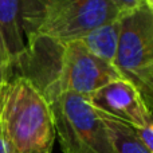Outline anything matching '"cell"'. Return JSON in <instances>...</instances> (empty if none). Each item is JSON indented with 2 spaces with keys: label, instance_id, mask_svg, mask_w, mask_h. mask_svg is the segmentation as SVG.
<instances>
[{
  "label": "cell",
  "instance_id": "1",
  "mask_svg": "<svg viewBox=\"0 0 153 153\" xmlns=\"http://www.w3.org/2000/svg\"><path fill=\"white\" fill-rule=\"evenodd\" d=\"M12 74L27 78L50 100L65 93L89 97L124 76L116 66L95 58L79 40H54L30 36L12 65Z\"/></svg>",
  "mask_w": 153,
  "mask_h": 153
},
{
  "label": "cell",
  "instance_id": "2",
  "mask_svg": "<svg viewBox=\"0 0 153 153\" xmlns=\"http://www.w3.org/2000/svg\"><path fill=\"white\" fill-rule=\"evenodd\" d=\"M0 138L7 153H53V111L27 78L12 74L0 93Z\"/></svg>",
  "mask_w": 153,
  "mask_h": 153
},
{
  "label": "cell",
  "instance_id": "3",
  "mask_svg": "<svg viewBox=\"0 0 153 153\" xmlns=\"http://www.w3.org/2000/svg\"><path fill=\"white\" fill-rule=\"evenodd\" d=\"M120 18L110 0H26L23 30L26 39L67 42Z\"/></svg>",
  "mask_w": 153,
  "mask_h": 153
},
{
  "label": "cell",
  "instance_id": "4",
  "mask_svg": "<svg viewBox=\"0 0 153 153\" xmlns=\"http://www.w3.org/2000/svg\"><path fill=\"white\" fill-rule=\"evenodd\" d=\"M47 102L62 153H116L105 125L87 97L65 93Z\"/></svg>",
  "mask_w": 153,
  "mask_h": 153
},
{
  "label": "cell",
  "instance_id": "5",
  "mask_svg": "<svg viewBox=\"0 0 153 153\" xmlns=\"http://www.w3.org/2000/svg\"><path fill=\"white\" fill-rule=\"evenodd\" d=\"M114 66L153 109V12L145 5L121 18Z\"/></svg>",
  "mask_w": 153,
  "mask_h": 153
},
{
  "label": "cell",
  "instance_id": "6",
  "mask_svg": "<svg viewBox=\"0 0 153 153\" xmlns=\"http://www.w3.org/2000/svg\"><path fill=\"white\" fill-rule=\"evenodd\" d=\"M87 100L93 108L126 122L133 129L145 126L153 118V109L140 90L125 78L105 85Z\"/></svg>",
  "mask_w": 153,
  "mask_h": 153
},
{
  "label": "cell",
  "instance_id": "7",
  "mask_svg": "<svg viewBox=\"0 0 153 153\" xmlns=\"http://www.w3.org/2000/svg\"><path fill=\"white\" fill-rule=\"evenodd\" d=\"M24 3L26 0H0V45L7 51L11 65L26 48Z\"/></svg>",
  "mask_w": 153,
  "mask_h": 153
},
{
  "label": "cell",
  "instance_id": "8",
  "mask_svg": "<svg viewBox=\"0 0 153 153\" xmlns=\"http://www.w3.org/2000/svg\"><path fill=\"white\" fill-rule=\"evenodd\" d=\"M121 34V18L91 30L76 40L85 46L87 51L95 58L114 66V59L118 50Z\"/></svg>",
  "mask_w": 153,
  "mask_h": 153
},
{
  "label": "cell",
  "instance_id": "9",
  "mask_svg": "<svg viewBox=\"0 0 153 153\" xmlns=\"http://www.w3.org/2000/svg\"><path fill=\"white\" fill-rule=\"evenodd\" d=\"M97 113L105 125L116 153H151L141 143V140L130 125L101 110H97Z\"/></svg>",
  "mask_w": 153,
  "mask_h": 153
},
{
  "label": "cell",
  "instance_id": "10",
  "mask_svg": "<svg viewBox=\"0 0 153 153\" xmlns=\"http://www.w3.org/2000/svg\"><path fill=\"white\" fill-rule=\"evenodd\" d=\"M12 75V65H11V59L8 56L7 51L4 50L1 45H0V93H1L4 85Z\"/></svg>",
  "mask_w": 153,
  "mask_h": 153
},
{
  "label": "cell",
  "instance_id": "11",
  "mask_svg": "<svg viewBox=\"0 0 153 153\" xmlns=\"http://www.w3.org/2000/svg\"><path fill=\"white\" fill-rule=\"evenodd\" d=\"M110 3L117 8L121 18L130 15L144 5L143 0H110Z\"/></svg>",
  "mask_w": 153,
  "mask_h": 153
},
{
  "label": "cell",
  "instance_id": "12",
  "mask_svg": "<svg viewBox=\"0 0 153 153\" xmlns=\"http://www.w3.org/2000/svg\"><path fill=\"white\" fill-rule=\"evenodd\" d=\"M134 132L138 136V138L141 140V143L145 145V148L151 153H153V118L145 126L134 129Z\"/></svg>",
  "mask_w": 153,
  "mask_h": 153
},
{
  "label": "cell",
  "instance_id": "13",
  "mask_svg": "<svg viewBox=\"0 0 153 153\" xmlns=\"http://www.w3.org/2000/svg\"><path fill=\"white\" fill-rule=\"evenodd\" d=\"M143 3L149 11H152L153 12V0H143Z\"/></svg>",
  "mask_w": 153,
  "mask_h": 153
},
{
  "label": "cell",
  "instance_id": "14",
  "mask_svg": "<svg viewBox=\"0 0 153 153\" xmlns=\"http://www.w3.org/2000/svg\"><path fill=\"white\" fill-rule=\"evenodd\" d=\"M0 153H7V152H5V148H4V144H3L1 138H0Z\"/></svg>",
  "mask_w": 153,
  "mask_h": 153
}]
</instances>
